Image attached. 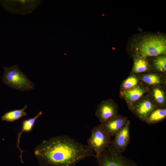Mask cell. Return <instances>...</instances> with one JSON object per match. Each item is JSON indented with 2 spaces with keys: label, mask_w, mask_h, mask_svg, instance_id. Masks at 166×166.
<instances>
[{
  "label": "cell",
  "mask_w": 166,
  "mask_h": 166,
  "mask_svg": "<svg viewBox=\"0 0 166 166\" xmlns=\"http://www.w3.org/2000/svg\"><path fill=\"white\" fill-rule=\"evenodd\" d=\"M34 153L40 166H75L91 156L93 150L67 135L52 137L38 145Z\"/></svg>",
  "instance_id": "1"
},
{
  "label": "cell",
  "mask_w": 166,
  "mask_h": 166,
  "mask_svg": "<svg viewBox=\"0 0 166 166\" xmlns=\"http://www.w3.org/2000/svg\"><path fill=\"white\" fill-rule=\"evenodd\" d=\"M136 51L145 57L162 55L166 51V39L162 35H152L142 37L134 45Z\"/></svg>",
  "instance_id": "2"
},
{
  "label": "cell",
  "mask_w": 166,
  "mask_h": 166,
  "mask_svg": "<svg viewBox=\"0 0 166 166\" xmlns=\"http://www.w3.org/2000/svg\"><path fill=\"white\" fill-rule=\"evenodd\" d=\"M4 70L2 81L14 89L22 91L33 89L34 85L20 69L18 64L9 67H2Z\"/></svg>",
  "instance_id": "3"
},
{
  "label": "cell",
  "mask_w": 166,
  "mask_h": 166,
  "mask_svg": "<svg viewBox=\"0 0 166 166\" xmlns=\"http://www.w3.org/2000/svg\"><path fill=\"white\" fill-rule=\"evenodd\" d=\"M98 166H138L111 145L96 157Z\"/></svg>",
  "instance_id": "4"
},
{
  "label": "cell",
  "mask_w": 166,
  "mask_h": 166,
  "mask_svg": "<svg viewBox=\"0 0 166 166\" xmlns=\"http://www.w3.org/2000/svg\"><path fill=\"white\" fill-rule=\"evenodd\" d=\"M112 141L111 137L104 131L100 124L92 128L87 145L93 150L96 157L110 146Z\"/></svg>",
  "instance_id": "5"
},
{
  "label": "cell",
  "mask_w": 166,
  "mask_h": 166,
  "mask_svg": "<svg viewBox=\"0 0 166 166\" xmlns=\"http://www.w3.org/2000/svg\"><path fill=\"white\" fill-rule=\"evenodd\" d=\"M42 2L41 0H0V4L10 13L26 15L32 12Z\"/></svg>",
  "instance_id": "6"
},
{
  "label": "cell",
  "mask_w": 166,
  "mask_h": 166,
  "mask_svg": "<svg viewBox=\"0 0 166 166\" xmlns=\"http://www.w3.org/2000/svg\"><path fill=\"white\" fill-rule=\"evenodd\" d=\"M118 107L111 99L102 101L98 105L95 115L101 123H102L117 115Z\"/></svg>",
  "instance_id": "7"
},
{
  "label": "cell",
  "mask_w": 166,
  "mask_h": 166,
  "mask_svg": "<svg viewBox=\"0 0 166 166\" xmlns=\"http://www.w3.org/2000/svg\"><path fill=\"white\" fill-rule=\"evenodd\" d=\"M130 122L128 120L124 126L115 135L111 145L121 153L125 151L130 143Z\"/></svg>",
  "instance_id": "8"
},
{
  "label": "cell",
  "mask_w": 166,
  "mask_h": 166,
  "mask_svg": "<svg viewBox=\"0 0 166 166\" xmlns=\"http://www.w3.org/2000/svg\"><path fill=\"white\" fill-rule=\"evenodd\" d=\"M128 120L127 117L116 115L101 123L100 125L104 131L112 137L124 126Z\"/></svg>",
  "instance_id": "9"
},
{
  "label": "cell",
  "mask_w": 166,
  "mask_h": 166,
  "mask_svg": "<svg viewBox=\"0 0 166 166\" xmlns=\"http://www.w3.org/2000/svg\"><path fill=\"white\" fill-rule=\"evenodd\" d=\"M131 110L140 119L145 122L156 106L148 100H144L130 107Z\"/></svg>",
  "instance_id": "10"
},
{
  "label": "cell",
  "mask_w": 166,
  "mask_h": 166,
  "mask_svg": "<svg viewBox=\"0 0 166 166\" xmlns=\"http://www.w3.org/2000/svg\"><path fill=\"white\" fill-rule=\"evenodd\" d=\"M42 112L40 111L34 117L22 121V130L18 134L17 143V147L20 150V152L19 157L21 162L22 163L23 161L22 155L24 151L21 150L19 146L20 140L21 136L23 132H29L32 130L34 126L36 120L40 116L42 115Z\"/></svg>",
  "instance_id": "11"
},
{
  "label": "cell",
  "mask_w": 166,
  "mask_h": 166,
  "mask_svg": "<svg viewBox=\"0 0 166 166\" xmlns=\"http://www.w3.org/2000/svg\"><path fill=\"white\" fill-rule=\"evenodd\" d=\"M145 92L144 89L140 87L136 86L131 89L124 90L122 93L124 97L130 104V107L134 102L140 98Z\"/></svg>",
  "instance_id": "12"
},
{
  "label": "cell",
  "mask_w": 166,
  "mask_h": 166,
  "mask_svg": "<svg viewBox=\"0 0 166 166\" xmlns=\"http://www.w3.org/2000/svg\"><path fill=\"white\" fill-rule=\"evenodd\" d=\"M27 107V105H25L22 109H15L6 112L1 117V120L12 122L18 120L27 115V113L25 111Z\"/></svg>",
  "instance_id": "13"
},
{
  "label": "cell",
  "mask_w": 166,
  "mask_h": 166,
  "mask_svg": "<svg viewBox=\"0 0 166 166\" xmlns=\"http://www.w3.org/2000/svg\"><path fill=\"white\" fill-rule=\"evenodd\" d=\"M166 117V109L164 108H156L147 118L145 122L148 124H155L164 120Z\"/></svg>",
  "instance_id": "14"
},
{
  "label": "cell",
  "mask_w": 166,
  "mask_h": 166,
  "mask_svg": "<svg viewBox=\"0 0 166 166\" xmlns=\"http://www.w3.org/2000/svg\"><path fill=\"white\" fill-rule=\"evenodd\" d=\"M149 68L148 63L145 57L138 55L135 57L132 70V73L146 72Z\"/></svg>",
  "instance_id": "15"
},
{
  "label": "cell",
  "mask_w": 166,
  "mask_h": 166,
  "mask_svg": "<svg viewBox=\"0 0 166 166\" xmlns=\"http://www.w3.org/2000/svg\"><path fill=\"white\" fill-rule=\"evenodd\" d=\"M154 65L158 71L165 72L166 71V57L164 55H160L156 57L154 60Z\"/></svg>",
  "instance_id": "16"
},
{
  "label": "cell",
  "mask_w": 166,
  "mask_h": 166,
  "mask_svg": "<svg viewBox=\"0 0 166 166\" xmlns=\"http://www.w3.org/2000/svg\"><path fill=\"white\" fill-rule=\"evenodd\" d=\"M138 81L139 80L136 76H130L123 81L121 85V88L124 90L131 89L136 85Z\"/></svg>",
  "instance_id": "17"
},
{
  "label": "cell",
  "mask_w": 166,
  "mask_h": 166,
  "mask_svg": "<svg viewBox=\"0 0 166 166\" xmlns=\"http://www.w3.org/2000/svg\"><path fill=\"white\" fill-rule=\"evenodd\" d=\"M141 79L144 82L149 85L158 84L161 82L160 77L154 74H145L142 76Z\"/></svg>",
  "instance_id": "18"
},
{
  "label": "cell",
  "mask_w": 166,
  "mask_h": 166,
  "mask_svg": "<svg viewBox=\"0 0 166 166\" xmlns=\"http://www.w3.org/2000/svg\"><path fill=\"white\" fill-rule=\"evenodd\" d=\"M153 95L157 102L163 106L165 102V97L164 92L159 88H156L153 91Z\"/></svg>",
  "instance_id": "19"
}]
</instances>
